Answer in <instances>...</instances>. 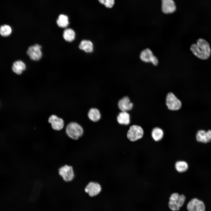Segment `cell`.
<instances>
[{"label":"cell","mask_w":211,"mask_h":211,"mask_svg":"<svg viewBox=\"0 0 211 211\" xmlns=\"http://www.w3.org/2000/svg\"><path fill=\"white\" fill-rule=\"evenodd\" d=\"M190 49L195 56L201 59H207L210 55L211 50L210 45L203 38L199 39L196 44H192Z\"/></svg>","instance_id":"6da1fadb"},{"label":"cell","mask_w":211,"mask_h":211,"mask_svg":"<svg viewBox=\"0 0 211 211\" xmlns=\"http://www.w3.org/2000/svg\"><path fill=\"white\" fill-rule=\"evenodd\" d=\"M186 199L185 195L178 192H174L170 195L168 206L171 211H179L184 205Z\"/></svg>","instance_id":"7a4b0ae2"},{"label":"cell","mask_w":211,"mask_h":211,"mask_svg":"<svg viewBox=\"0 0 211 211\" xmlns=\"http://www.w3.org/2000/svg\"><path fill=\"white\" fill-rule=\"evenodd\" d=\"M66 132L69 138L74 140H77L83 135L84 130L80 125L73 122H70L67 125L66 128Z\"/></svg>","instance_id":"3957f363"},{"label":"cell","mask_w":211,"mask_h":211,"mask_svg":"<svg viewBox=\"0 0 211 211\" xmlns=\"http://www.w3.org/2000/svg\"><path fill=\"white\" fill-rule=\"evenodd\" d=\"M143 135L142 128L139 126L134 125L130 127L127 132V136L130 141L134 142L141 138Z\"/></svg>","instance_id":"277c9868"},{"label":"cell","mask_w":211,"mask_h":211,"mask_svg":"<svg viewBox=\"0 0 211 211\" xmlns=\"http://www.w3.org/2000/svg\"><path fill=\"white\" fill-rule=\"evenodd\" d=\"M59 175L66 182L72 181L75 177L74 173L73 167L71 166L65 165L59 169Z\"/></svg>","instance_id":"5b68a950"},{"label":"cell","mask_w":211,"mask_h":211,"mask_svg":"<svg viewBox=\"0 0 211 211\" xmlns=\"http://www.w3.org/2000/svg\"><path fill=\"white\" fill-rule=\"evenodd\" d=\"M166 104L168 108L172 110H176L180 109L182 106L181 101L171 92H169L167 95Z\"/></svg>","instance_id":"8992f818"},{"label":"cell","mask_w":211,"mask_h":211,"mask_svg":"<svg viewBox=\"0 0 211 211\" xmlns=\"http://www.w3.org/2000/svg\"><path fill=\"white\" fill-rule=\"evenodd\" d=\"M188 211H205L206 207L204 202L196 198L191 199L187 203Z\"/></svg>","instance_id":"52a82bcc"},{"label":"cell","mask_w":211,"mask_h":211,"mask_svg":"<svg viewBox=\"0 0 211 211\" xmlns=\"http://www.w3.org/2000/svg\"><path fill=\"white\" fill-rule=\"evenodd\" d=\"M102 190L101 185L96 182L90 181L84 188L85 192L89 196L91 197L96 196L99 194Z\"/></svg>","instance_id":"ba28073f"},{"label":"cell","mask_w":211,"mask_h":211,"mask_svg":"<svg viewBox=\"0 0 211 211\" xmlns=\"http://www.w3.org/2000/svg\"><path fill=\"white\" fill-rule=\"evenodd\" d=\"M41 48L40 45L35 44L34 45L28 47L26 53L31 59L35 61L38 60L42 56Z\"/></svg>","instance_id":"9c48e42d"},{"label":"cell","mask_w":211,"mask_h":211,"mask_svg":"<svg viewBox=\"0 0 211 211\" xmlns=\"http://www.w3.org/2000/svg\"><path fill=\"white\" fill-rule=\"evenodd\" d=\"M140 57L143 61L151 62L154 65H157L158 63L156 57L154 55L152 51L149 48L145 49L141 52Z\"/></svg>","instance_id":"30bf717a"},{"label":"cell","mask_w":211,"mask_h":211,"mask_svg":"<svg viewBox=\"0 0 211 211\" xmlns=\"http://www.w3.org/2000/svg\"><path fill=\"white\" fill-rule=\"evenodd\" d=\"M51 125L52 128L55 130H60L62 129L64 126V122L62 118L55 115H51L48 120Z\"/></svg>","instance_id":"8fae6325"},{"label":"cell","mask_w":211,"mask_h":211,"mask_svg":"<svg viewBox=\"0 0 211 211\" xmlns=\"http://www.w3.org/2000/svg\"><path fill=\"white\" fill-rule=\"evenodd\" d=\"M162 3V10L165 13H171L176 10L175 4L172 0H163Z\"/></svg>","instance_id":"7c38bea8"},{"label":"cell","mask_w":211,"mask_h":211,"mask_svg":"<svg viewBox=\"0 0 211 211\" xmlns=\"http://www.w3.org/2000/svg\"><path fill=\"white\" fill-rule=\"evenodd\" d=\"M196 139L199 142L207 143L211 140V130L207 132L203 130H199L196 135Z\"/></svg>","instance_id":"4fadbf2b"},{"label":"cell","mask_w":211,"mask_h":211,"mask_svg":"<svg viewBox=\"0 0 211 211\" xmlns=\"http://www.w3.org/2000/svg\"><path fill=\"white\" fill-rule=\"evenodd\" d=\"M118 106L121 111H126L131 110L133 108V104L130 102L129 98L125 96L119 100Z\"/></svg>","instance_id":"5bb4252c"},{"label":"cell","mask_w":211,"mask_h":211,"mask_svg":"<svg viewBox=\"0 0 211 211\" xmlns=\"http://www.w3.org/2000/svg\"><path fill=\"white\" fill-rule=\"evenodd\" d=\"M117 120L120 124L127 125L130 123V116L126 111H121L117 116Z\"/></svg>","instance_id":"9a60e30c"},{"label":"cell","mask_w":211,"mask_h":211,"mask_svg":"<svg viewBox=\"0 0 211 211\" xmlns=\"http://www.w3.org/2000/svg\"><path fill=\"white\" fill-rule=\"evenodd\" d=\"M12 69L13 71L18 74H20L23 71L26 69L25 63L21 60H18L14 62L12 65Z\"/></svg>","instance_id":"2e32d148"},{"label":"cell","mask_w":211,"mask_h":211,"mask_svg":"<svg viewBox=\"0 0 211 211\" xmlns=\"http://www.w3.org/2000/svg\"><path fill=\"white\" fill-rule=\"evenodd\" d=\"M88 116L91 121L96 122L98 121L101 118V114L98 109L95 108H91L88 113Z\"/></svg>","instance_id":"e0dca14e"},{"label":"cell","mask_w":211,"mask_h":211,"mask_svg":"<svg viewBox=\"0 0 211 211\" xmlns=\"http://www.w3.org/2000/svg\"><path fill=\"white\" fill-rule=\"evenodd\" d=\"M164 134V132L159 127L154 128L151 133L153 139L156 141L160 140L163 138Z\"/></svg>","instance_id":"ac0fdd59"},{"label":"cell","mask_w":211,"mask_h":211,"mask_svg":"<svg viewBox=\"0 0 211 211\" xmlns=\"http://www.w3.org/2000/svg\"><path fill=\"white\" fill-rule=\"evenodd\" d=\"M79 47L80 49L87 52H91L93 50V44L89 40H84L82 41Z\"/></svg>","instance_id":"d6986e66"},{"label":"cell","mask_w":211,"mask_h":211,"mask_svg":"<svg viewBox=\"0 0 211 211\" xmlns=\"http://www.w3.org/2000/svg\"><path fill=\"white\" fill-rule=\"evenodd\" d=\"M56 22L59 26L62 28H65L69 24L68 17L66 15L61 14L59 16Z\"/></svg>","instance_id":"ffe728a7"},{"label":"cell","mask_w":211,"mask_h":211,"mask_svg":"<svg viewBox=\"0 0 211 211\" xmlns=\"http://www.w3.org/2000/svg\"><path fill=\"white\" fill-rule=\"evenodd\" d=\"M63 37L65 40L69 42H72L75 39V33L72 29H66L63 31Z\"/></svg>","instance_id":"44dd1931"},{"label":"cell","mask_w":211,"mask_h":211,"mask_svg":"<svg viewBox=\"0 0 211 211\" xmlns=\"http://www.w3.org/2000/svg\"><path fill=\"white\" fill-rule=\"evenodd\" d=\"M176 170L179 173H183L186 171L188 168L187 163L184 161H178L176 162L175 165Z\"/></svg>","instance_id":"7402d4cb"},{"label":"cell","mask_w":211,"mask_h":211,"mask_svg":"<svg viewBox=\"0 0 211 211\" xmlns=\"http://www.w3.org/2000/svg\"><path fill=\"white\" fill-rule=\"evenodd\" d=\"M11 32V28L9 25L4 24L1 26L0 33L2 36H7L10 34Z\"/></svg>","instance_id":"603a6c76"},{"label":"cell","mask_w":211,"mask_h":211,"mask_svg":"<svg viewBox=\"0 0 211 211\" xmlns=\"http://www.w3.org/2000/svg\"><path fill=\"white\" fill-rule=\"evenodd\" d=\"M99 1L102 4H104L106 7L109 8L112 7L114 4V0H100Z\"/></svg>","instance_id":"cb8c5ba5"}]
</instances>
